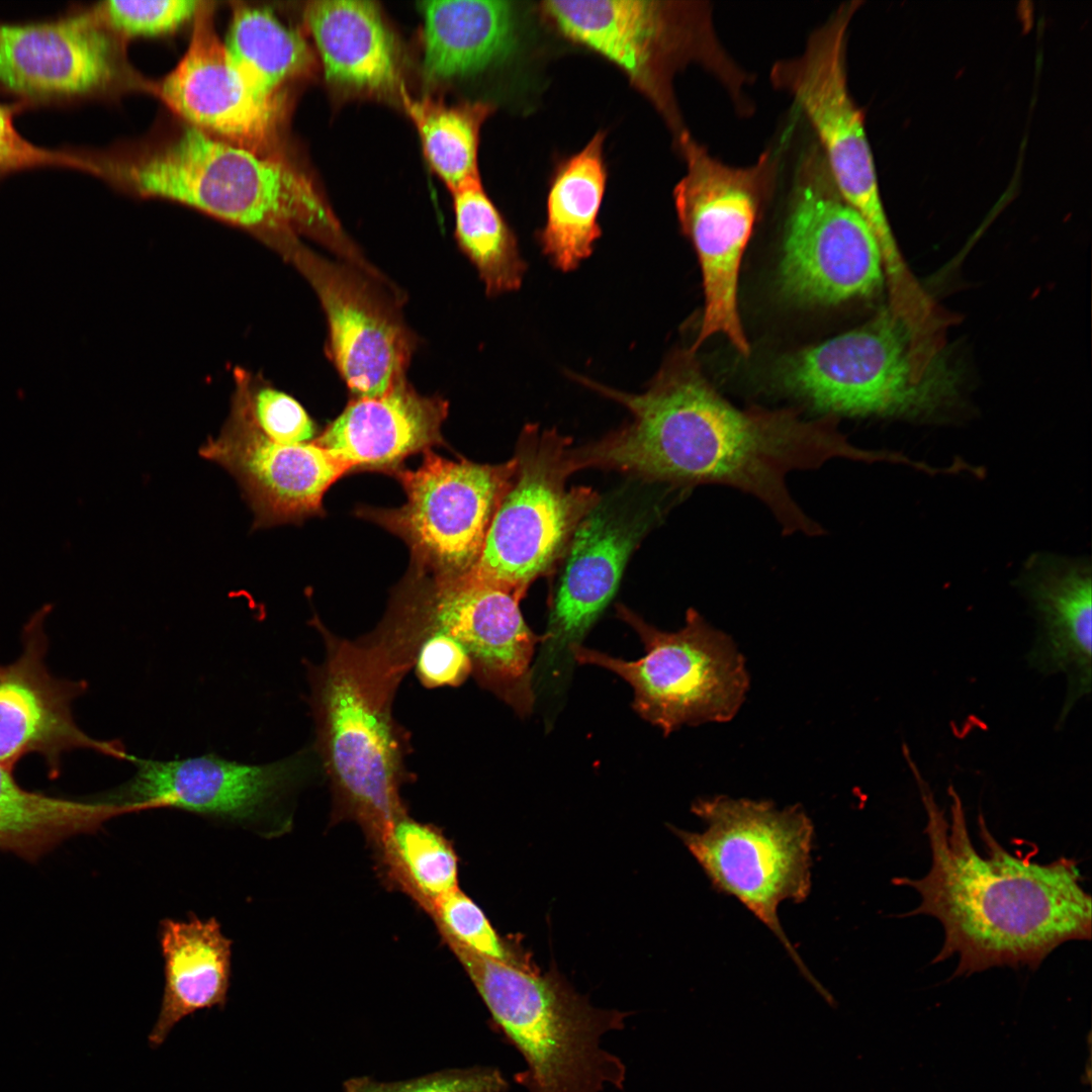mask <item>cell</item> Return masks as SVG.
Returning a JSON list of instances; mask_svg holds the SVG:
<instances>
[{"mask_svg": "<svg viewBox=\"0 0 1092 1092\" xmlns=\"http://www.w3.org/2000/svg\"><path fill=\"white\" fill-rule=\"evenodd\" d=\"M856 3L838 8L813 31L801 56L778 62L777 88L791 94L813 126L830 176L843 199L873 232L886 272L905 267L881 199L863 116L847 87L845 43Z\"/></svg>", "mask_w": 1092, "mask_h": 1092, "instance_id": "cell-12", "label": "cell"}, {"mask_svg": "<svg viewBox=\"0 0 1092 1092\" xmlns=\"http://www.w3.org/2000/svg\"><path fill=\"white\" fill-rule=\"evenodd\" d=\"M313 287L329 326L328 353L356 397H378L398 381L415 340L397 309L356 267L300 245L289 257Z\"/></svg>", "mask_w": 1092, "mask_h": 1092, "instance_id": "cell-17", "label": "cell"}, {"mask_svg": "<svg viewBox=\"0 0 1092 1092\" xmlns=\"http://www.w3.org/2000/svg\"><path fill=\"white\" fill-rule=\"evenodd\" d=\"M448 403L402 379L378 397H356L313 442L352 468H391L442 443Z\"/></svg>", "mask_w": 1092, "mask_h": 1092, "instance_id": "cell-24", "label": "cell"}, {"mask_svg": "<svg viewBox=\"0 0 1092 1092\" xmlns=\"http://www.w3.org/2000/svg\"><path fill=\"white\" fill-rule=\"evenodd\" d=\"M121 809L101 795L87 800L28 791L0 764V851L35 862L66 840L90 834Z\"/></svg>", "mask_w": 1092, "mask_h": 1092, "instance_id": "cell-29", "label": "cell"}, {"mask_svg": "<svg viewBox=\"0 0 1092 1092\" xmlns=\"http://www.w3.org/2000/svg\"><path fill=\"white\" fill-rule=\"evenodd\" d=\"M199 454L236 479L254 514L253 530L318 512L327 489L352 469L314 442L287 445L266 437L251 417L245 387L219 435Z\"/></svg>", "mask_w": 1092, "mask_h": 1092, "instance_id": "cell-19", "label": "cell"}, {"mask_svg": "<svg viewBox=\"0 0 1092 1092\" xmlns=\"http://www.w3.org/2000/svg\"><path fill=\"white\" fill-rule=\"evenodd\" d=\"M903 754L926 812L931 864L920 879L900 877L893 883L920 896L906 916L929 915L943 927L942 947L932 963L957 954L953 977L1004 966L1036 970L1063 943L1090 940L1091 897L1076 859L1061 856L1041 863L1029 854L1012 853L991 834L982 814L981 853L956 789L948 788L947 819L908 747Z\"/></svg>", "mask_w": 1092, "mask_h": 1092, "instance_id": "cell-2", "label": "cell"}, {"mask_svg": "<svg viewBox=\"0 0 1092 1092\" xmlns=\"http://www.w3.org/2000/svg\"><path fill=\"white\" fill-rule=\"evenodd\" d=\"M19 104L0 103V179L27 169L63 167L85 171L81 152L40 148L24 139L13 122Z\"/></svg>", "mask_w": 1092, "mask_h": 1092, "instance_id": "cell-38", "label": "cell"}, {"mask_svg": "<svg viewBox=\"0 0 1092 1092\" xmlns=\"http://www.w3.org/2000/svg\"><path fill=\"white\" fill-rule=\"evenodd\" d=\"M1027 589L1039 623L1028 661L1042 673H1065L1067 695L1059 723L1064 722L1076 702L1091 691L1090 568L1069 562L1040 565Z\"/></svg>", "mask_w": 1092, "mask_h": 1092, "instance_id": "cell-25", "label": "cell"}, {"mask_svg": "<svg viewBox=\"0 0 1092 1092\" xmlns=\"http://www.w3.org/2000/svg\"><path fill=\"white\" fill-rule=\"evenodd\" d=\"M160 944L165 987L160 1013L148 1038L154 1049L183 1018L201 1009L223 1008L232 972V940L214 918L163 920Z\"/></svg>", "mask_w": 1092, "mask_h": 1092, "instance_id": "cell-27", "label": "cell"}, {"mask_svg": "<svg viewBox=\"0 0 1092 1092\" xmlns=\"http://www.w3.org/2000/svg\"><path fill=\"white\" fill-rule=\"evenodd\" d=\"M692 810L706 829H674L717 891L739 900L780 940L804 978L827 1001L832 996L811 974L786 935L778 908L801 903L811 890L813 824L801 806L778 809L769 801L717 796Z\"/></svg>", "mask_w": 1092, "mask_h": 1092, "instance_id": "cell-8", "label": "cell"}, {"mask_svg": "<svg viewBox=\"0 0 1092 1092\" xmlns=\"http://www.w3.org/2000/svg\"><path fill=\"white\" fill-rule=\"evenodd\" d=\"M877 240L837 190L822 156L798 171L786 222L781 282L807 303L870 296L884 282Z\"/></svg>", "mask_w": 1092, "mask_h": 1092, "instance_id": "cell-13", "label": "cell"}, {"mask_svg": "<svg viewBox=\"0 0 1092 1092\" xmlns=\"http://www.w3.org/2000/svg\"><path fill=\"white\" fill-rule=\"evenodd\" d=\"M204 2L195 0H111L90 9L111 33L149 36L171 32L195 17Z\"/></svg>", "mask_w": 1092, "mask_h": 1092, "instance_id": "cell-35", "label": "cell"}, {"mask_svg": "<svg viewBox=\"0 0 1092 1092\" xmlns=\"http://www.w3.org/2000/svg\"><path fill=\"white\" fill-rule=\"evenodd\" d=\"M425 453L419 468L398 474L406 503L368 516L401 536L419 560L447 581L466 574L477 561L517 463L515 457L489 465Z\"/></svg>", "mask_w": 1092, "mask_h": 1092, "instance_id": "cell-14", "label": "cell"}, {"mask_svg": "<svg viewBox=\"0 0 1092 1092\" xmlns=\"http://www.w3.org/2000/svg\"><path fill=\"white\" fill-rule=\"evenodd\" d=\"M213 8L194 17L188 49L159 83L161 98L188 125L260 154L275 155L279 102L255 93L234 67L216 34Z\"/></svg>", "mask_w": 1092, "mask_h": 1092, "instance_id": "cell-20", "label": "cell"}, {"mask_svg": "<svg viewBox=\"0 0 1092 1092\" xmlns=\"http://www.w3.org/2000/svg\"><path fill=\"white\" fill-rule=\"evenodd\" d=\"M433 630L466 649L478 682L525 716L532 711V658L541 641L525 623L512 593L464 578L441 581L427 599Z\"/></svg>", "mask_w": 1092, "mask_h": 1092, "instance_id": "cell-22", "label": "cell"}, {"mask_svg": "<svg viewBox=\"0 0 1092 1092\" xmlns=\"http://www.w3.org/2000/svg\"><path fill=\"white\" fill-rule=\"evenodd\" d=\"M416 673L428 689L458 687L472 673L470 657L453 636L433 630L422 642L415 661Z\"/></svg>", "mask_w": 1092, "mask_h": 1092, "instance_id": "cell-39", "label": "cell"}, {"mask_svg": "<svg viewBox=\"0 0 1092 1092\" xmlns=\"http://www.w3.org/2000/svg\"><path fill=\"white\" fill-rule=\"evenodd\" d=\"M51 607L34 613L21 634V652L0 665V764L13 770L25 755H40L50 776H58L65 753L87 749L118 760L128 753L120 741L85 733L73 716V704L87 690L84 680L59 678L46 662V620Z\"/></svg>", "mask_w": 1092, "mask_h": 1092, "instance_id": "cell-18", "label": "cell"}, {"mask_svg": "<svg viewBox=\"0 0 1092 1092\" xmlns=\"http://www.w3.org/2000/svg\"><path fill=\"white\" fill-rule=\"evenodd\" d=\"M316 625L325 655L307 664L315 753L330 781L334 816L360 825L378 852L405 814L399 790L408 778L407 742L392 704L432 624L420 604L359 639H342Z\"/></svg>", "mask_w": 1092, "mask_h": 1092, "instance_id": "cell-3", "label": "cell"}, {"mask_svg": "<svg viewBox=\"0 0 1092 1092\" xmlns=\"http://www.w3.org/2000/svg\"><path fill=\"white\" fill-rule=\"evenodd\" d=\"M111 34L91 10L54 21L0 23V88L38 103L104 91L117 74Z\"/></svg>", "mask_w": 1092, "mask_h": 1092, "instance_id": "cell-21", "label": "cell"}, {"mask_svg": "<svg viewBox=\"0 0 1092 1092\" xmlns=\"http://www.w3.org/2000/svg\"><path fill=\"white\" fill-rule=\"evenodd\" d=\"M401 102L413 120L424 154L450 191L479 178L478 145L483 122L493 106L482 101L448 105L430 97Z\"/></svg>", "mask_w": 1092, "mask_h": 1092, "instance_id": "cell-33", "label": "cell"}, {"mask_svg": "<svg viewBox=\"0 0 1092 1092\" xmlns=\"http://www.w3.org/2000/svg\"><path fill=\"white\" fill-rule=\"evenodd\" d=\"M455 237L490 296L518 290L527 264L517 238L485 192L480 177L451 191Z\"/></svg>", "mask_w": 1092, "mask_h": 1092, "instance_id": "cell-31", "label": "cell"}, {"mask_svg": "<svg viewBox=\"0 0 1092 1092\" xmlns=\"http://www.w3.org/2000/svg\"><path fill=\"white\" fill-rule=\"evenodd\" d=\"M605 138V131H598L558 165L550 182L546 222L538 238L543 254L563 272L587 259L602 235L598 216L608 178Z\"/></svg>", "mask_w": 1092, "mask_h": 1092, "instance_id": "cell-28", "label": "cell"}, {"mask_svg": "<svg viewBox=\"0 0 1092 1092\" xmlns=\"http://www.w3.org/2000/svg\"><path fill=\"white\" fill-rule=\"evenodd\" d=\"M303 17L333 87L349 94L397 97L401 101L404 89L399 49L376 3L311 1Z\"/></svg>", "mask_w": 1092, "mask_h": 1092, "instance_id": "cell-23", "label": "cell"}, {"mask_svg": "<svg viewBox=\"0 0 1092 1092\" xmlns=\"http://www.w3.org/2000/svg\"><path fill=\"white\" fill-rule=\"evenodd\" d=\"M307 752L262 764L205 754L173 760L129 755L135 771L102 794L124 814L178 809L212 819L277 833L278 808L310 768Z\"/></svg>", "mask_w": 1092, "mask_h": 1092, "instance_id": "cell-15", "label": "cell"}, {"mask_svg": "<svg viewBox=\"0 0 1092 1092\" xmlns=\"http://www.w3.org/2000/svg\"><path fill=\"white\" fill-rule=\"evenodd\" d=\"M86 157L89 173L247 229L287 258L299 246L300 234L346 259L355 253L311 182L279 154H260L187 125L130 157Z\"/></svg>", "mask_w": 1092, "mask_h": 1092, "instance_id": "cell-4", "label": "cell"}, {"mask_svg": "<svg viewBox=\"0 0 1092 1092\" xmlns=\"http://www.w3.org/2000/svg\"><path fill=\"white\" fill-rule=\"evenodd\" d=\"M544 19L568 40L620 68L679 132L672 80L697 63L739 100L746 75L731 61L702 2L649 0L543 1Z\"/></svg>", "mask_w": 1092, "mask_h": 1092, "instance_id": "cell-7", "label": "cell"}, {"mask_svg": "<svg viewBox=\"0 0 1092 1092\" xmlns=\"http://www.w3.org/2000/svg\"><path fill=\"white\" fill-rule=\"evenodd\" d=\"M654 511L620 498L600 499L574 530L533 672L539 691L564 682L572 652L615 596L624 568Z\"/></svg>", "mask_w": 1092, "mask_h": 1092, "instance_id": "cell-16", "label": "cell"}, {"mask_svg": "<svg viewBox=\"0 0 1092 1092\" xmlns=\"http://www.w3.org/2000/svg\"><path fill=\"white\" fill-rule=\"evenodd\" d=\"M692 354L670 356L641 394L582 377L581 384L624 405L632 420L572 449L574 470L611 469L673 485L733 486L762 502L783 533H824L792 497L787 475L833 458L883 456L850 444L831 420L806 422L789 411L735 407L706 380Z\"/></svg>", "mask_w": 1092, "mask_h": 1092, "instance_id": "cell-1", "label": "cell"}, {"mask_svg": "<svg viewBox=\"0 0 1092 1092\" xmlns=\"http://www.w3.org/2000/svg\"><path fill=\"white\" fill-rule=\"evenodd\" d=\"M783 381L827 414L929 416L951 401L957 373L890 308L862 327L795 354Z\"/></svg>", "mask_w": 1092, "mask_h": 1092, "instance_id": "cell-6", "label": "cell"}, {"mask_svg": "<svg viewBox=\"0 0 1092 1092\" xmlns=\"http://www.w3.org/2000/svg\"><path fill=\"white\" fill-rule=\"evenodd\" d=\"M251 417L269 439L281 444L307 443L314 425L302 405L289 394L272 387L247 391Z\"/></svg>", "mask_w": 1092, "mask_h": 1092, "instance_id": "cell-37", "label": "cell"}, {"mask_svg": "<svg viewBox=\"0 0 1092 1092\" xmlns=\"http://www.w3.org/2000/svg\"><path fill=\"white\" fill-rule=\"evenodd\" d=\"M570 444L554 429H523L510 486L477 561L461 578L498 586L521 601L562 558L577 525L601 499L592 487L566 485Z\"/></svg>", "mask_w": 1092, "mask_h": 1092, "instance_id": "cell-10", "label": "cell"}, {"mask_svg": "<svg viewBox=\"0 0 1092 1092\" xmlns=\"http://www.w3.org/2000/svg\"><path fill=\"white\" fill-rule=\"evenodd\" d=\"M377 858L386 880L427 913L437 899L458 889V859L451 842L435 826L406 813L393 823Z\"/></svg>", "mask_w": 1092, "mask_h": 1092, "instance_id": "cell-32", "label": "cell"}, {"mask_svg": "<svg viewBox=\"0 0 1092 1092\" xmlns=\"http://www.w3.org/2000/svg\"><path fill=\"white\" fill-rule=\"evenodd\" d=\"M482 998L492 1020L523 1056L515 1080L529 1092H601L622 1089L626 1068L601 1048V1037L622 1029L629 1012L599 1009L560 975H541L448 945Z\"/></svg>", "mask_w": 1092, "mask_h": 1092, "instance_id": "cell-5", "label": "cell"}, {"mask_svg": "<svg viewBox=\"0 0 1092 1092\" xmlns=\"http://www.w3.org/2000/svg\"><path fill=\"white\" fill-rule=\"evenodd\" d=\"M428 913L448 945L520 967H531L502 939L482 910L459 889L437 899Z\"/></svg>", "mask_w": 1092, "mask_h": 1092, "instance_id": "cell-34", "label": "cell"}, {"mask_svg": "<svg viewBox=\"0 0 1092 1092\" xmlns=\"http://www.w3.org/2000/svg\"><path fill=\"white\" fill-rule=\"evenodd\" d=\"M513 5L495 0L421 2L426 79L448 82L468 77L508 58L518 41Z\"/></svg>", "mask_w": 1092, "mask_h": 1092, "instance_id": "cell-26", "label": "cell"}, {"mask_svg": "<svg viewBox=\"0 0 1092 1092\" xmlns=\"http://www.w3.org/2000/svg\"><path fill=\"white\" fill-rule=\"evenodd\" d=\"M231 62L259 96L279 102L289 81L309 75L314 58L304 38L267 8H234L223 42Z\"/></svg>", "mask_w": 1092, "mask_h": 1092, "instance_id": "cell-30", "label": "cell"}, {"mask_svg": "<svg viewBox=\"0 0 1092 1092\" xmlns=\"http://www.w3.org/2000/svg\"><path fill=\"white\" fill-rule=\"evenodd\" d=\"M617 616L640 637L645 654L628 661L583 646L574 661L604 667L634 691L633 709L665 735L685 724L727 722L744 702L749 678L733 640L689 609L685 626L666 632L646 623L626 606Z\"/></svg>", "mask_w": 1092, "mask_h": 1092, "instance_id": "cell-9", "label": "cell"}, {"mask_svg": "<svg viewBox=\"0 0 1092 1092\" xmlns=\"http://www.w3.org/2000/svg\"><path fill=\"white\" fill-rule=\"evenodd\" d=\"M677 146L687 172L673 189L674 206L681 232L697 253L705 295L701 329L690 351L719 333L748 354L738 312V276L772 183L776 160L767 152L754 165L731 167L712 157L685 129L678 132Z\"/></svg>", "mask_w": 1092, "mask_h": 1092, "instance_id": "cell-11", "label": "cell"}, {"mask_svg": "<svg viewBox=\"0 0 1092 1092\" xmlns=\"http://www.w3.org/2000/svg\"><path fill=\"white\" fill-rule=\"evenodd\" d=\"M343 1088L344 1092H507L509 1083L495 1068L473 1067L436 1072L398 1082L355 1077L347 1080Z\"/></svg>", "mask_w": 1092, "mask_h": 1092, "instance_id": "cell-36", "label": "cell"}]
</instances>
